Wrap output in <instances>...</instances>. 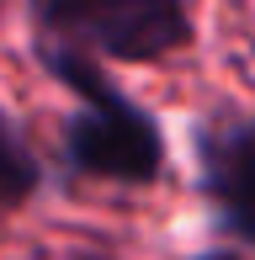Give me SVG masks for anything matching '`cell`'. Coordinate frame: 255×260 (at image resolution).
<instances>
[{
	"label": "cell",
	"instance_id": "6da1fadb",
	"mask_svg": "<svg viewBox=\"0 0 255 260\" xmlns=\"http://www.w3.org/2000/svg\"><path fill=\"white\" fill-rule=\"evenodd\" d=\"M53 69V80H64L80 96V112L64 127V159L80 175H96V181H122V186H149L165 170V138L160 122L144 112L138 101H128L96 64L80 48H59L43 53Z\"/></svg>",
	"mask_w": 255,
	"mask_h": 260
},
{
	"label": "cell",
	"instance_id": "7a4b0ae2",
	"mask_svg": "<svg viewBox=\"0 0 255 260\" xmlns=\"http://www.w3.org/2000/svg\"><path fill=\"white\" fill-rule=\"evenodd\" d=\"M32 6L69 48H90L122 64L165 58L192 38L186 0H32Z\"/></svg>",
	"mask_w": 255,
	"mask_h": 260
},
{
	"label": "cell",
	"instance_id": "3957f363",
	"mask_svg": "<svg viewBox=\"0 0 255 260\" xmlns=\"http://www.w3.org/2000/svg\"><path fill=\"white\" fill-rule=\"evenodd\" d=\"M197 170L218 229L255 250V117H213L197 127Z\"/></svg>",
	"mask_w": 255,
	"mask_h": 260
},
{
	"label": "cell",
	"instance_id": "277c9868",
	"mask_svg": "<svg viewBox=\"0 0 255 260\" xmlns=\"http://www.w3.org/2000/svg\"><path fill=\"white\" fill-rule=\"evenodd\" d=\"M38 181H43V170H38V159H32V149L21 144L11 117L0 112V207H21L38 191Z\"/></svg>",
	"mask_w": 255,
	"mask_h": 260
},
{
	"label": "cell",
	"instance_id": "5b68a950",
	"mask_svg": "<svg viewBox=\"0 0 255 260\" xmlns=\"http://www.w3.org/2000/svg\"><path fill=\"white\" fill-rule=\"evenodd\" d=\"M192 260H245L239 250H202V255H192Z\"/></svg>",
	"mask_w": 255,
	"mask_h": 260
}]
</instances>
